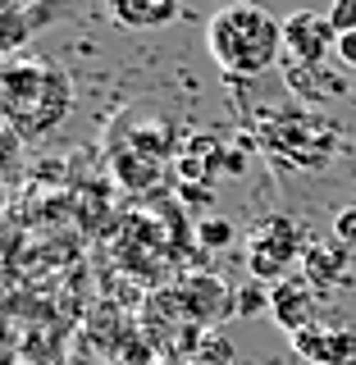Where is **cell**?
Here are the masks:
<instances>
[{
	"label": "cell",
	"instance_id": "1",
	"mask_svg": "<svg viewBox=\"0 0 356 365\" xmlns=\"http://www.w3.org/2000/svg\"><path fill=\"white\" fill-rule=\"evenodd\" d=\"M73 106V83L60 64L9 60L0 64V114L19 137H46Z\"/></svg>",
	"mask_w": 356,
	"mask_h": 365
},
{
	"label": "cell",
	"instance_id": "2",
	"mask_svg": "<svg viewBox=\"0 0 356 365\" xmlns=\"http://www.w3.org/2000/svg\"><path fill=\"white\" fill-rule=\"evenodd\" d=\"M205 51L220 64L224 78H256L274 68L283 51V23L265 14L260 5L233 0V5L215 9L210 28H205Z\"/></svg>",
	"mask_w": 356,
	"mask_h": 365
},
{
	"label": "cell",
	"instance_id": "3",
	"mask_svg": "<svg viewBox=\"0 0 356 365\" xmlns=\"http://www.w3.org/2000/svg\"><path fill=\"white\" fill-rule=\"evenodd\" d=\"M169 155H178V142H174V128H169L165 114L133 110L114 123L110 165H114V178H119L123 187H151L160 165H165Z\"/></svg>",
	"mask_w": 356,
	"mask_h": 365
},
{
	"label": "cell",
	"instance_id": "4",
	"mask_svg": "<svg viewBox=\"0 0 356 365\" xmlns=\"http://www.w3.org/2000/svg\"><path fill=\"white\" fill-rule=\"evenodd\" d=\"M260 146L288 169H320L338 146V128L315 110H274L260 119Z\"/></svg>",
	"mask_w": 356,
	"mask_h": 365
},
{
	"label": "cell",
	"instance_id": "5",
	"mask_svg": "<svg viewBox=\"0 0 356 365\" xmlns=\"http://www.w3.org/2000/svg\"><path fill=\"white\" fill-rule=\"evenodd\" d=\"M302 233H297V224L288 220V215H270L265 224L251 233V247H247V269L256 283H283L293 269V260H302Z\"/></svg>",
	"mask_w": 356,
	"mask_h": 365
},
{
	"label": "cell",
	"instance_id": "6",
	"mask_svg": "<svg viewBox=\"0 0 356 365\" xmlns=\"http://www.w3.org/2000/svg\"><path fill=\"white\" fill-rule=\"evenodd\" d=\"M338 46V32L329 14H315V9H297V14L283 19V51L293 55V64L302 68H320L325 55Z\"/></svg>",
	"mask_w": 356,
	"mask_h": 365
},
{
	"label": "cell",
	"instance_id": "7",
	"mask_svg": "<svg viewBox=\"0 0 356 365\" xmlns=\"http://www.w3.org/2000/svg\"><path fill=\"white\" fill-rule=\"evenodd\" d=\"M293 351L311 365H356V329L306 324L302 334H293Z\"/></svg>",
	"mask_w": 356,
	"mask_h": 365
},
{
	"label": "cell",
	"instance_id": "8",
	"mask_svg": "<svg viewBox=\"0 0 356 365\" xmlns=\"http://www.w3.org/2000/svg\"><path fill=\"white\" fill-rule=\"evenodd\" d=\"M178 302H183V311H188L197 324H220L224 315H238V297L224 288L215 274H192V279H183L178 283Z\"/></svg>",
	"mask_w": 356,
	"mask_h": 365
},
{
	"label": "cell",
	"instance_id": "9",
	"mask_svg": "<svg viewBox=\"0 0 356 365\" xmlns=\"http://www.w3.org/2000/svg\"><path fill=\"white\" fill-rule=\"evenodd\" d=\"M174 174L178 182H215V174H224V146L215 133H197V137H183L178 155H174Z\"/></svg>",
	"mask_w": 356,
	"mask_h": 365
},
{
	"label": "cell",
	"instance_id": "10",
	"mask_svg": "<svg viewBox=\"0 0 356 365\" xmlns=\"http://www.w3.org/2000/svg\"><path fill=\"white\" fill-rule=\"evenodd\" d=\"M270 315L279 319V329L283 334H302L306 324H315V288L306 279H283V283H274L270 288Z\"/></svg>",
	"mask_w": 356,
	"mask_h": 365
},
{
	"label": "cell",
	"instance_id": "11",
	"mask_svg": "<svg viewBox=\"0 0 356 365\" xmlns=\"http://www.w3.org/2000/svg\"><path fill=\"white\" fill-rule=\"evenodd\" d=\"M347 260H352V247H342L338 237L334 242H306V256H302V269H306V283L311 288H329L347 274Z\"/></svg>",
	"mask_w": 356,
	"mask_h": 365
},
{
	"label": "cell",
	"instance_id": "12",
	"mask_svg": "<svg viewBox=\"0 0 356 365\" xmlns=\"http://www.w3.org/2000/svg\"><path fill=\"white\" fill-rule=\"evenodd\" d=\"M178 14V0H110V19L123 28H165Z\"/></svg>",
	"mask_w": 356,
	"mask_h": 365
},
{
	"label": "cell",
	"instance_id": "13",
	"mask_svg": "<svg viewBox=\"0 0 356 365\" xmlns=\"http://www.w3.org/2000/svg\"><path fill=\"white\" fill-rule=\"evenodd\" d=\"M238 237V228L228 224V220H220V215H201L197 220V247L201 251H220V247H228Z\"/></svg>",
	"mask_w": 356,
	"mask_h": 365
},
{
	"label": "cell",
	"instance_id": "14",
	"mask_svg": "<svg viewBox=\"0 0 356 365\" xmlns=\"http://www.w3.org/2000/svg\"><path fill=\"white\" fill-rule=\"evenodd\" d=\"M270 311V283H247L238 292V315H260Z\"/></svg>",
	"mask_w": 356,
	"mask_h": 365
},
{
	"label": "cell",
	"instance_id": "15",
	"mask_svg": "<svg viewBox=\"0 0 356 365\" xmlns=\"http://www.w3.org/2000/svg\"><path fill=\"white\" fill-rule=\"evenodd\" d=\"M329 23H334V32H356V0H334L329 5Z\"/></svg>",
	"mask_w": 356,
	"mask_h": 365
},
{
	"label": "cell",
	"instance_id": "16",
	"mask_svg": "<svg viewBox=\"0 0 356 365\" xmlns=\"http://www.w3.org/2000/svg\"><path fill=\"white\" fill-rule=\"evenodd\" d=\"M334 237L342 247H356V205H347V210L334 215Z\"/></svg>",
	"mask_w": 356,
	"mask_h": 365
},
{
	"label": "cell",
	"instance_id": "17",
	"mask_svg": "<svg viewBox=\"0 0 356 365\" xmlns=\"http://www.w3.org/2000/svg\"><path fill=\"white\" fill-rule=\"evenodd\" d=\"M201 356H205V361H228V356H233V347H228V342L215 334V329H205V338H201Z\"/></svg>",
	"mask_w": 356,
	"mask_h": 365
},
{
	"label": "cell",
	"instance_id": "18",
	"mask_svg": "<svg viewBox=\"0 0 356 365\" xmlns=\"http://www.w3.org/2000/svg\"><path fill=\"white\" fill-rule=\"evenodd\" d=\"M334 51H338V60H342V64H347V68H356V32H342V37H338V46H334Z\"/></svg>",
	"mask_w": 356,
	"mask_h": 365
},
{
	"label": "cell",
	"instance_id": "19",
	"mask_svg": "<svg viewBox=\"0 0 356 365\" xmlns=\"http://www.w3.org/2000/svg\"><path fill=\"white\" fill-rule=\"evenodd\" d=\"M14 9H19V0H0V19H5V14H14Z\"/></svg>",
	"mask_w": 356,
	"mask_h": 365
},
{
	"label": "cell",
	"instance_id": "20",
	"mask_svg": "<svg viewBox=\"0 0 356 365\" xmlns=\"http://www.w3.org/2000/svg\"><path fill=\"white\" fill-rule=\"evenodd\" d=\"M0 210H5V182H0Z\"/></svg>",
	"mask_w": 356,
	"mask_h": 365
},
{
	"label": "cell",
	"instance_id": "21",
	"mask_svg": "<svg viewBox=\"0 0 356 365\" xmlns=\"http://www.w3.org/2000/svg\"><path fill=\"white\" fill-rule=\"evenodd\" d=\"M0 123H5V114H0Z\"/></svg>",
	"mask_w": 356,
	"mask_h": 365
}]
</instances>
